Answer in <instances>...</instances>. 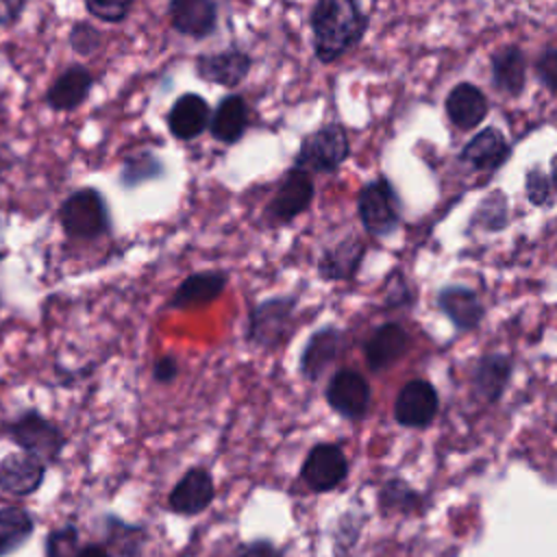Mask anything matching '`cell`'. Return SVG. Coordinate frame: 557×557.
<instances>
[{
  "mask_svg": "<svg viewBox=\"0 0 557 557\" xmlns=\"http://www.w3.org/2000/svg\"><path fill=\"white\" fill-rule=\"evenodd\" d=\"M309 24L315 59L329 65L361 41L368 15L361 13L357 0H315Z\"/></svg>",
  "mask_w": 557,
  "mask_h": 557,
  "instance_id": "1",
  "label": "cell"
},
{
  "mask_svg": "<svg viewBox=\"0 0 557 557\" xmlns=\"http://www.w3.org/2000/svg\"><path fill=\"white\" fill-rule=\"evenodd\" d=\"M59 222L70 239H96L111 231V215L104 196L96 187L72 191L59 207Z\"/></svg>",
  "mask_w": 557,
  "mask_h": 557,
  "instance_id": "2",
  "label": "cell"
},
{
  "mask_svg": "<svg viewBox=\"0 0 557 557\" xmlns=\"http://www.w3.org/2000/svg\"><path fill=\"white\" fill-rule=\"evenodd\" d=\"M348 154H350V141H348L346 128L339 122H329L302 137L300 148L294 157V165L307 172L331 174L339 170V165L348 159Z\"/></svg>",
  "mask_w": 557,
  "mask_h": 557,
  "instance_id": "3",
  "label": "cell"
},
{
  "mask_svg": "<svg viewBox=\"0 0 557 557\" xmlns=\"http://www.w3.org/2000/svg\"><path fill=\"white\" fill-rule=\"evenodd\" d=\"M298 300L294 296H270L250 307L246 337L259 348H276L289 335L294 326Z\"/></svg>",
  "mask_w": 557,
  "mask_h": 557,
  "instance_id": "4",
  "label": "cell"
},
{
  "mask_svg": "<svg viewBox=\"0 0 557 557\" xmlns=\"http://www.w3.org/2000/svg\"><path fill=\"white\" fill-rule=\"evenodd\" d=\"M7 433L22 450L37 455L46 463H54L65 446L63 431L37 409H26L13 418L7 424Z\"/></svg>",
  "mask_w": 557,
  "mask_h": 557,
  "instance_id": "5",
  "label": "cell"
},
{
  "mask_svg": "<svg viewBox=\"0 0 557 557\" xmlns=\"http://www.w3.org/2000/svg\"><path fill=\"white\" fill-rule=\"evenodd\" d=\"M313 194H315V187H313V178H311V172L298 168V165H292L274 196L270 198L265 211H263V218L270 226H281V224H289L292 220H296L300 213H305L313 200Z\"/></svg>",
  "mask_w": 557,
  "mask_h": 557,
  "instance_id": "6",
  "label": "cell"
},
{
  "mask_svg": "<svg viewBox=\"0 0 557 557\" xmlns=\"http://www.w3.org/2000/svg\"><path fill=\"white\" fill-rule=\"evenodd\" d=\"M357 211L363 228L374 237L394 233L400 222L398 198L385 176H379L361 187L357 196Z\"/></svg>",
  "mask_w": 557,
  "mask_h": 557,
  "instance_id": "7",
  "label": "cell"
},
{
  "mask_svg": "<svg viewBox=\"0 0 557 557\" xmlns=\"http://www.w3.org/2000/svg\"><path fill=\"white\" fill-rule=\"evenodd\" d=\"M346 455L337 444L331 442L315 444L300 466V479L311 492H331L346 479Z\"/></svg>",
  "mask_w": 557,
  "mask_h": 557,
  "instance_id": "8",
  "label": "cell"
},
{
  "mask_svg": "<svg viewBox=\"0 0 557 557\" xmlns=\"http://www.w3.org/2000/svg\"><path fill=\"white\" fill-rule=\"evenodd\" d=\"M252 67V57L237 46L218 50V52H202L194 61L196 76L205 83L222 85V87H237L246 81Z\"/></svg>",
  "mask_w": 557,
  "mask_h": 557,
  "instance_id": "9",
  "label": "cell"
},
{
  "mask_svg": "<svg viewBox=\"0 0 557 557\" xmlns=\"http://www.w3.org/2000/svg\"><path fill=\"white\" fill-rule=\"evenodd\" d=\"M46 461L28 450L9 453L0 459V490L9 496L35 494L46 476Z\"/></svg>",
  "mask_w": 557,
  "mask_h": 557,
  "instance_id": "10",
  "label": "cell"
},
{
  "mask_svg": "<svg viewBox=\"0 0 557 557\" xmlns=\"http://www.w3.org/2000/svg\"><path fill=\"white\" fill-rule=\"evenodd\" d=\"M228 285V274L224 270L194 272L178 283L174 294L168 298L165 307L174 311L200 309L218 300Z\"/></svg>",
  "mask_w": 557,
  "mask_h": 557,
  "instance_id": "11",
  "label": "cell"
},
{
  "mask_svg": "<svg viewBox=\"0 0 557 557\" xmlns=\"http://www.w3.org/2000/svg\"><path fill=\"white\" fill-rule=\"evenodd\" d=\"M215 498V483L207 468H189L172 487L168 507L178 516H198Z\"/></svg>",
  "mask_w": 557,
  "mask_h": 557,
  "instance_id": "12",
  "label": "cell"
},
{
  "mask_svg": "<svg viewBox=\"0 0 557 557\" xmlns=\"http://www.w3.org/2000/svg\"><path fill=\"white\" fill-rule=\"evenodd\" d=\"M326 403L344 418H361L370 407V385L355 370H337L326 385Z\"/></svg>",
  "mask_w": 557,
  "mask_h": 557,
  "instance_id": "13",
  "label": "cell"
},
{
  "mask_svg": "<svg viewBox=\"0 0 557 557\" xmlns=\"http://www.w3.org/2000/svg\"><path fill=\"white\" fill-rule=\"evenodd\" d=\"M170 26L185 37L205 39L218 26L215 0H168Z\"/></svg>",
  "mask_w": 557,
  "mask_h": 557,
  "instance_id": "14",
  "label": "cell"
},
{
  "mask_svg": "<svg viewBox=\"0 0 557 557\" xmlns=\"http://www.w3.org/2000/svg\"><path fill=\"white\" fill-rule=\"evenodd\" d=\"M437 413V392L429 381H409L394 403V418L403 426H426Z\"/></svg>",
  "mask_w": 557,
  "mask_h": 557,
  "instance_id": "15",
  "label": "cell"
},
{
  "mask_svg": "<svg viewBox=\"0 0 557 557\" xmlns=\"http://www.w3.org/2000/svg\"><path fill=\"white\" fill-rule=\"evenodd\" d=\"M211 115L213 113H211L209 102L202 96L187 91L172 102V107L165 115V122H168V131L172 137H176L181 141H191L205 128H209Z\"/></svg>",
  "mask_w": 557,
  "mask_h": 557,
  "instance_id": "16",
  "label": "cell"
},
{
  "mask_svg": "<svg viewBox=\"0 0 557 557\" xmlns=\"http://www.w3.org/2000/svg\"><path fill=\"white\" fill-rule=\"evenodd\" d=\"M94 87V74L81 65H67L48 87L44 100L52 111H74L78 109Z\"/></svg>",
  "mask_w": 557,
  "mask_h": 557,
  "instance_id": "17",
  "label": "cell"
},
{
  "mask_svg": "<svg viewBox=\"0 0 557 557\" xmlns=\"http://www.w3.org/2000/svg\"><path fill=\"white\" fill-rule=\"evenodd\" d=\"M444 109H446L448 120L459 131H470V128H476L485 120V115L490 111V104H487L485 94L476 85L457 83L448 91Z\"/></svg>",
  "mask_w": 557,
  "mask_h": 557,
  "instance_id": "18",
  "label": "cell"
},
{
  "mask_svg": "<svg viewBox=\"0 0 557 557\" xmlns=\"http://www.w3.org/2000/svg\"><path fill=\"white\" fill-rule=\"evenodd\" d=\"M344 346V335L339 329L335 326H324L320 331H315L300 355V374L309 381H318L322 376V372L337 359V355L342 352Z\"/></svg>",
  "mask_w": 557,
  "mask_h": 557,
  "instance_id": "19",
  "label": "cell"
},
{
  "mask_svg": "<svg viewBox=\"0 0 557 557\" xmlns=\"http://www.w3.org/2000/svg\"><path fill=\"white\" fill-rule=\"evenodd\" d=\"M511 154V146L507 144L505 135L494 128L487 126L483 131H479L463 148H461V161L470 163L474 170H487L494 172L498 170Z\"/></svg>",
  "mask_w": 557,
  "mask_h": 557,
  "instance_id": "20",
  "label": "cell"
},
{
  "mask_svg": "<svg viewBox=\"0 0 557 557\" xmlns=\"http://www.w3.org/2000/svg\"><path fill=\"white\" fill-rule=\"evenodd\" d=\"M248 126H250V115H248V104L244 96L228 94L218 102L211 115L209 131L215 141L233 146L244 137Z\"/></svg>",
  "mask_w": 557,
  "mask_h": 557,
  "instance_id": "21",
  "label": "cell"
},
{
  "mask_svg": "<svg viewBox=\"0 0 557 557\" xmlns=\"http://www.w3.org/2000/svg\"><path fill=\"white\" fill-rule=\"evenodd\" d=\"M409 348V335L400 324H383L379 326L366 344V361L370 370L379 372L396 363Z\"/></svg>",
  "mask_w": 557,
  "mask_h": 557,
  "instance_id": "22",
  "label": "cell"
},
{
  "mask_svg": "<svg viewBox=\"0 0 557 557\" xmlns=\"http://www.w3.org/2000/svg\"><path fill=\"white\" fill-rule=\"evenodd\" d=\"M492 78L498 91L520 96L527 83V59L518 46H505L492 54Z\"/></svg>",
  "mask_w": 557,
  "mask_h": 557,
  "instance_id": "23",
  "label": "cell"
},
{
  "mask_svg": "<svg viewBox=\"0 0 557 557\" xmlns=\"http://www.w3.org/2000/svg\"><path fill=\"white\" fill-rule=\"evenodd\" d=\"M363 257V244L357 237H346L333 248L324 250L318 263V272L326 281L350 278Z\"/></svg>",
  "mask_w": 557,
  "mask_h": 557,
  "instance_id": "24",
  "label": "cell"
},
{
  "mask_svg": "<svg viewBox=\"0 0 557 557\" xmlns=\"http://www.w3.org/2000/svg\"><path fill=\"white\" fill-rule=\"evenodd\" d=\"M437 305L459 329H474L483 318V307L476 294L461 285L444 287L437 296Z\"/></svg>",
  "mask_w": 557,
  "mask_h": 557,
  "instance_id": "25",
  "label": "cell"
},
{
  "mask_svg": "<svg viewBox=\"0 0 557 557\" xmlns=\"http://www.w3.org/2000/svg\"><path fill=\"white\" fill-rule=\"evenodd\" d=\"M35 531V518L22 507H0V557L17 553Z\"/></svg>",
  "mask_w": 557,
  "mask_h": 557,
  "instance_id": "26",
  "label": "cell"
},
{
  "mask_svg": "<svg viewBox=\"0 0 557 557\" xmlns=\"http://www.w3.org/2000/svg\"><path fill=\"white\" fill-rule=\"evenodd\" d=\"M511 374V361L507 355H485L474 372L476 392H481L487 400H496L505 389Z\"/></svg>",
  "mask_w": 557,
  "mask_h": 557,
  "instance_id": "27",
  "label": "cell"
},
{
  "mask_svg": "<svg viewBox=\"0 0 557 557\" xmlns=\"http://www.w3.org/2000/svg\"><path fill=\"white\" fill-rule=\"evenodd\" d=\"M165 174V165L163 161L148 152V150H141V152H133L128 154L124 161H122V170H120V185L124 189H135L148 181H157Z\"/></svg>",
  "mask_w": 557,
  "mask_h": 557,
  "instance_id": "28",
  "label": "cell"
},
{
  "mask_svg": "<svg viewBox=\"0 0 557 557\" xmlns=\"http://www.w3.org/2000/svg\"><path fill=\"white\" fill-rule=\"evenodd\" d=\"M107 540L122 557H137L141 553V546L146 542L144 527L128 524L115 516H107Z\"/></svg>",
  "mask_w": 557,
  "mask_h": 557,
  "instance_id": "29",
  "label": "cell"
},
{
  "mask_svg": "<svg viewBox=\"0 0 557 557\" xmlns=\"http://www.w3.org/2000/svg\"><path fill=\"white\" fill-rule=\"evenodd\" d=\"M102 30H98L94 24L89 22H76L72 28H70V35H67V44L70 48L81 54V57H89L94 52H98L102 48Z\"/></svg>",
  "mask_w": 557,
  "mask_h": 557,
  "instance_id": "30",
  "label": "cell"
},
{
  "mask_svg": "<svg viewBox=\"0 0 557 557\" xmlns=\"http://www.w3.org/2000/svg\"><path fill=\"white\" fill-rule=\"evenodd\" d=\"M78 553V529L74 524L57 527L46 537V557H74Z\"/></svg>",
  "mask_w": 557,
  "mask_h": 557,
  "instance_id": "31",
  "label": "cell"
},
{
  "mask_svg": "<svg viewBox=\"0 0 557 557\" xmlns=\"http://www.w3.org/2000/svg\"><path fill=\"white\" fill-rule=\"evenodd\" d=\"M83 2L91 17L107 24H117L128 17L135 0H83Z\"/></svg>",
  "mask_w": 557,
  "mask_h": 557,
  "instance_id": "32",
  "label": "cell"
},
{
  "mask_svg": "<svg viewBox=\"0 0 557 557\" xmlns=\"http://www.w3.org/2000/svg\"><path fill=\"white\" fill-rule=\"evenodd\" d=\"M476 220L485 228H503L507 222V198L500 191H492L476 209Z\"/></svg>",
  "mask_w": 557,
  "mask_h": 557,
  "instance_id": "33",
  "label": "cell"
},
{
  "mask_svg": "<svg viewBox=\"0 0 557 557\" xmlns=\"http://www.w3.org/2000/svg\"><path fill=\"white\" fill-rule=\"evenodd\" d=\"M550 178L548 174L542 172V168L533 165L527 170V176H524V189H527V198L531 200V205H546L548 202V196H550Z\"/></svg>",
  "mask_w": 557,
  "mask_h": 557,
  "instance_id": "34",
  "label": "cell"
},
{
  "mask_svg": "<svg viewBox=\"0 0 557 557\" xmlns=\"http://www.w3.org/2000/svg\"><path fill=\"white\" fill-rule=\"evenodd\" d=\"M535 76L544 87L557 91V46H548L540 52L535 59Z\"/></svg>",
  "mask_w": 557,
  "mask_h": 557,
  "instance_id": "35",
  "label": "cell"
},
{
  "mask_svg": "<svg viewBox=\"0 0 557 557\" xmlns=\"http://www.w3.org/2000/svg\"><path fill=\"white\" fill-rule=\"evenodd\" d=\"M178 372H181V366H178L176 357H172V355L159 357L152 366V379L157 383H165V385L174 383L178 379Z\"/></svg>",
  "mask_w": 557,
  "mask_h": 557,
  "instance_id": "36",
  "label": "cell"
},
{
  "mask_svg": "<svg viewBox=\"0 0 557 557\" xmlns=\"http://www.w3.org/2000/svg\"><path fill=\"white\" fill-rule=\"evenodd\" d=\"M409 496H416L407 490V485L403 481H389L383 490H381V507L385 509H394V507H405L403 500L409 498Z\"/></svg>",
  "mask_w": 557,
  "mask_h": 557,
  "instance_id": "37",
  "label": "cell"
},
{
  "mask_svg": "<svg viewBox=\"0 0 557 557\" xmlns=\"http://www.w3.org/2000/svg\"><path fill=\"white\" fill-rule=\"evenodd\" d=\"M235 557H281V550L272 540H252L242 544Z\"/></svg>",
  "mask_w": 557,
  "mask_h": 557,
  "instance_id": "38",
  "label": "cell"
},
{
  "mask_svg": "<svg viewBox=\"0 0 557 557\" xmlns=\"http://www.w3.org/2000/svg\"><path fill=\"white\" fill-rule=\"evenodd\" d=\"M24 0H0V26L11 24L20 11H22Z\"/></svg>",
  "mask_w": 557,
  "mask_h": 557,
  "instance_id": "39",
  "label": "cell"
},
{
  "mask_svg": "<svg viewBox=\"0 0 557 557\" xmlns=\"http://www.w3.org/2000/svg\"><path fill=\"white\" fill-rule=\"evenodd\" d=\"M13 163H15V154L11 152V148L7 144H0V183L4 181V176L9 174Z\"/></svg>",
  "mask_w": 557,
  "mask_h": 557,
  "instance_id": "40",
  "label": "cell"
},
{
  "mask_svg": "<svg viewBox=\"0 0 557 557\" xmlns=\"http://www.w3.org/2000/svg\"><path fill=\"white\" fill-rule=\"evenodd\" d=\"M74 557H111V553L102 544H85Z\"/></svg>",
  "mask_w": 557,
  "mask_h": 557,
  "instance_id": "41",
  "label": "cell"
},
{
  "mask_svg": "<svg viewBox=\"0 0 557 557\" xmlns=\"http://www.w3.org/2000/svg\"><path fill=\"white\" fill-rule=\"evenodd\" d=\"M550 183L557 189V154L550 159Z\"/></svg>",
  "mask_w": 557,
  "mask_h": 557,
  "instance_id": "42",
  "label": "cell"
}]
</instances>
